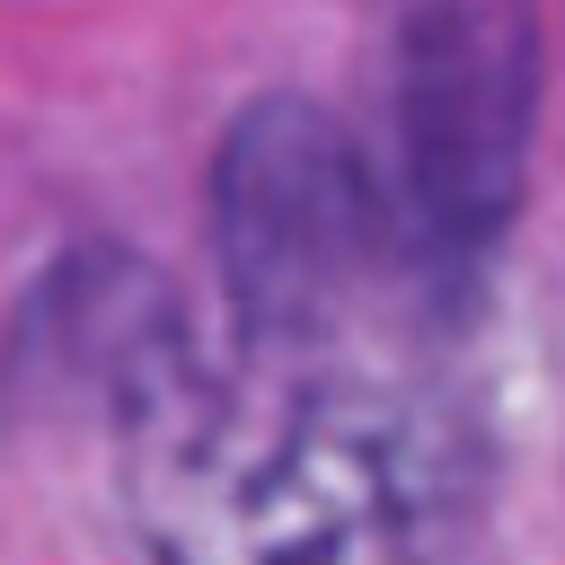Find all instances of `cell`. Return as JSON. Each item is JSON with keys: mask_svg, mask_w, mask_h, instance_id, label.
I'll return each mask as SVG.
<instances>
[{"mask_svg": "<svg viewBox=\"0 0 565 565\" xmlns=\"http://www.w3.org/2000/svg\"><path fill=\"white\" fill-rule=\"evenodd\" d=\"M115 477L150 565H494V459L450 380L362 344L194 353L141 291L106 335Z\"/></svg>", "mask_w": 565, "mask_h": 565, "instance_id": "6da1fadb", "label": "cell"}, {"mask_svg": "<svg viewBox=\"0 0 565 565\" xmlns=\"http://www.w3.org/2000/svg\"><path fill=\"white\" fill-rule=\"evenodd\" d=\"M212 247L238 344H353L397 274H424L353 132L309 97H256L212 159Z\"/></svg>", "mask_w": 565, "mask_h": 565, "instance_id": "7a4b0ae2", "label": "cell"}, {"mask_svg": "<svg viewBox=\"0 0 565 565\" xmlns=\"http://www.w3.org/2000/svg\"><path fill=\"white\" fill-rule=\"evenodd\" d=\"M388 203L424 291L477 282L521 212L539 115V0H380Z\"/></svg>", "mask_w": 565, "mask_h": 565, "instance_id": "3957f363", "label": "cell"}]
</instances>
